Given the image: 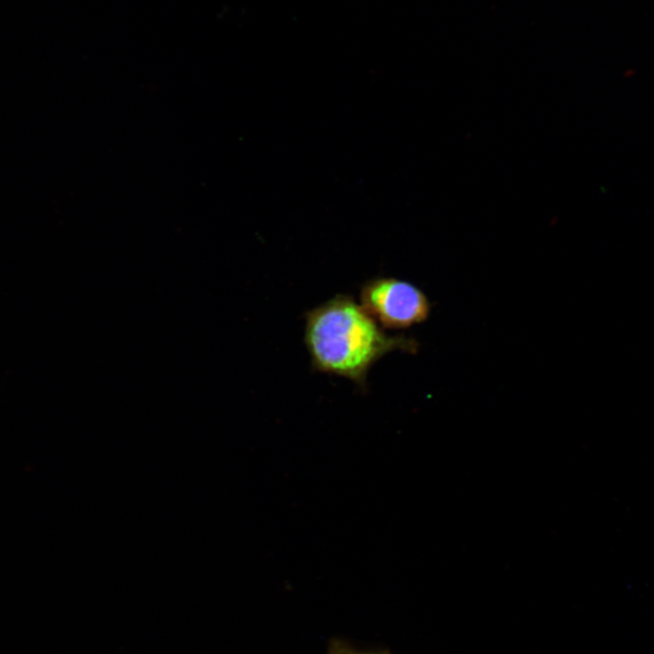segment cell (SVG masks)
Segmentation results:
<instances>
[{
    "mask_svg": "<svg viewBox=\"0 0 654 654\" xmlns=\"http://www.w3.org/2000/svg\"><path fill=\"white\" fill-rule=\"evenodd\" d=\"M305 344L314 369L363 388L371 367L394 351L416 352L418 343L389 336L352 297L337 295L306 314Z\"/></svg>",
    "mask_w": 654,
    "mask_h": 654,
    "instance_id": "1",
    "label": "cell"
},
{
    "mask_svg": "<svg viewBox=\"0 0 654 654\" xmlns=\"http://www.w3.org/2000/svg\"><path fill=\"white\" fill-rule=\"evenodd\" d=\"M360 301L361 306L382 328H408L424 322L431 312L430 302L422 291L392 277H378L365 282Z\"/></svg>",
    "mask_w": 654,
    "mask_h": 654,
    "instance_id": "2",
    "label": "cell"
},
{
    "mask_svg": "<svg viewBox=\"0 0 654 654\" xmlns=\"http://www.w3.org/2000/svg\"><path fill=\"white\" fill-rule=\"evenodd\" d=\"M327 654H391L387 650H361L344 639L334 638L329 641Z\"/></svg>",
    "mask_w": 654,
    "mask_h": 654,
    "instance_id": "3",
    "label": "cell"
}]
</instances>
